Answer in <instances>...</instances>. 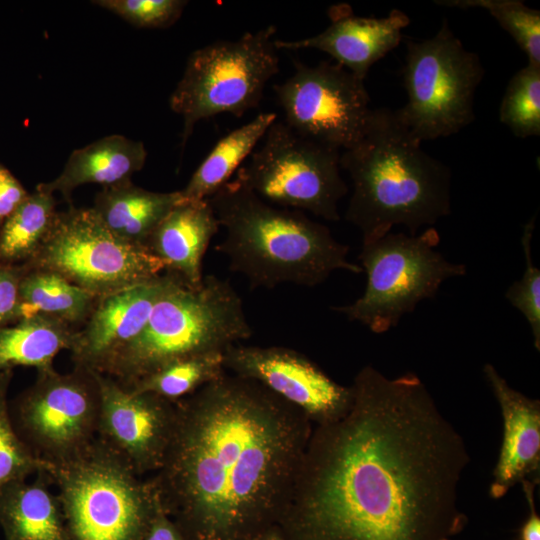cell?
Instances as JSON below:
<instances>
[{"mask_svg": "<svg viewBox=\"0 0 540 540\" xmlns=\"http://www.w3.org/2000/svg\"><path fill=\"white\" fill-rule=\"evenodd\" d=\"M535 228V217L528 221L521 237L525 256V271L520 280L513 282L505 298L518 309L531 327L534 346L540 350V270L533 264L531 241Z\"/></svg>", "mask_w": 540, "mask_h": 540, "instance_id": "31", "label": "cell"}, {"mask_svg": "<svg viewBox=\"0 0 540 540\" xmlns=\"http://www.w3.org/2000/svg\"><path fill=\"white\" fill-rule=\"evenodd\" d=\"M223 363L226 372L260 383L303 411L314 425L339 418L352 401L350 386L337 383L294 349L236 344L224 352Z\"/></svg>", "mask_w": 540, "mask_h": 540, "instance_id": "14", "label": "cell"}, {"mask_svg": "<svg viewBox=\"0 0 540 540\" xmlns=\"http://www.w3.org/2000/svg\"><path fill=\"white\" fill-rule=\"evenodd\" d=\"M77 328L62 320L36 315L0 329V372L16 366L50 370L55 356L70 350Z\"/></svg>", "mask_w": 540, "mask_h": 540, "instance_id": "23", "label": "cell"}, {"mask_svg": "<svg viewBox=\"0 0 540 540\" xmlns=\"http://www.w3.org/2000/svg\"><path fill=\"white\" fill-rule=\"evenodd\" d=\"M499 119L520 138L540 135V66L527 63L510 79Z\"/></svg>", "mask_w": 540, "mask_h": 540, "instance_id": "30", "label": "cell"}, {"mask_svg": "<svg viewBox=\"0 0 540 540\" xmlns=\"http://www.w3.org/2000/svg\"><path fill=\"white\" fill-rule=\"evenodd\" d=\"M446 540H452V539H446Z\"/></svg>", "mask_w": 540, "mask_h": 540, "instance_id": "38", "label": "cell"}, {"mask_svg": "<svg viewBox=\"0 0 540 540\" xmlns=\"http://www.w3.org/2000/svg\"><path fill=\"white\" fill-rule=\"evenodd\" d=\"M12 369L0 372V492L32 474L49 473L54 465L38 457L15 430L9 412Z\"/></svg>", "mask_w": 540, "mask_h": 540, "instance_id": "28", "label": "cell"}, {"mask_svg": "<svg viewBox=\"0 0 540 540\" xmlns=\"http://www.w3.org/2000/svg\"><path fill=\"white\" fill-rule=\"evenodd\" d=\"M23 264L57 273L97 297L148 281L166 268L146 246L129 243L109 231L92 207L72 205L57 212L43 244Z\"/></svg>", "mask_w": 540, "mask_h": 540, "instance_id": "10", "label": "cell"}, {"mask_svg": "<svg viewBox=\"0 0 540 540\" xmlns=\"http://www.w3.org/2000/svg\"><path fill=\"white\" fill-rule=\"evenodd\" d=\"M252 540H284V538L278 526L274 525L258 534Z\"/></svg>", "mask_w": 540, "mask_h": 540, "instance_id": "37", "label": "cell"}, {"mask_svg": "<svg viewBox=\"0 0 540 540\" xmlns=\"http://www.w3.org/2000/svg\"><path fill=\"white\" fill-rule=\"evenodd\" d=\"M273 90L289 128L338 150L358 142L373 110L364 80L337 63L295 62L294 73Z\"/></svg>", "mask_w": 540, "mask_h": 540, "instance_id": "13", "label": "cell"}, {"mask_svg": "<svg viewBox=\"0 0 540 540\" xmlns=\"http://www.w3.org/2000/svg\"><path fill=\"white\" fill-rule=\"evenodd\" d=\"M206 200L225 229L217 250L253 289L284 283L314 287L336 270L363 272L327 226L302 211L266 202L237 177Z\"/></svg>", "mask_w": 540, "mask_h": 540, "instance_id": "4", "label": "cell"}, {"mask_svg": "<svg viewBox=\"0 0 540 540\" xmlns=\"http://www.w3.org/2000/svg\"><path fill=\"white\" fill-rule=\"evenodd\" d=\"M176 406L150 480L186 540H252L277 525L314 427L308 416L228 372Z\"/></svg>", "mask_w": 540, "mask_h": 540, "instance_id": "2", "label": "cell"}, {"mask_svg": "<svg viewBox=\"0 0 540 540\" xmlns=\"http://www.w3.org/2000/svg\"><path fill=\"white\" fill-rule=\"evenodd\" d=\"M438 5L489 12L528 57V63L540 66V12L519 0H438Z\"/></svg>", "mask_w": 540, "mask_h": 540, "instance_id": "29", "label": "cell"}, {"mask_svg": "<svg viewBox=\"0 0 540 540\" xmlns=\"http://www.w3.org/2000/svg\"><path fill=\"white\" fill-rule=\"evenodd\" d=\"M47 473L6 486L0 492V525L5 540H72L58 496Z\"/></svg>", "mask_w": 540, "mask_h": 540, "instance_id": "21", "label": "cell"}, {"mask_svg": "<svg viewBox=\"0 0 540 540\" xmlns=\"http://www.w3.org/2000/svg\"><path fill=\"white\" fill-rule=\"evenodd\" d=\"M328 15L331 22L325 30L295 41L275 39L277 49L320 50L365 80L372 65L399 45L402 30L410 23L409 17L398 9L383 18L361 17L347 4L332 6Z\"/></svg>", "mask_w": 540, "mask_h": 540, "instance_id": "17", "label": "cell"}, {"mask_svg": "<svg viewBox=\"0 0 540 540\" xmlns=\"http://www.w3.org/2000/svg\"><path fill=\"white\" fill-rule=\"evenodd\" d=\"M406 104L395 114L419 141L458 133L474 120V97L484 69L443 21L429 39L406 44Z\"/></svg>", "mask_w": 540, "mask_h": 540, "instance_id": "9", "label": "cell"}, {"mask_svg": "<svg viewBox=\"0 0 540 540\" xmlns=\"http://www.w3.org/2000/svg\"><path fill=\"white\" fill-rule=\"evenodd\" d=\"M483 372L503 418L502 444L490 486V496L499 499L539 470L540 401L512 388L490 363Z\"/></svg>", "mask_w": 540, "mask_h": 540, "instance_id": "18", "label": "cell"}, {"mask_svg": "<svg viewBox=\"0 0 540 540\" xmlns=\"http://www.w3.org/2000/svg\"><path fill=\"white\" fill-rule=\"evenodd\" d=\"M339 418L314 425L277 526L284 540H446L467 517L469 454L413 373L367 365Z\"/></svg>", "mask_w": 540, "mask_h": 540, "instance_id": "1", "label": "cell"}, {"mask_svg": "<svg viewBox=\"0 0 540 540\" xmlns=\"http://www.w3.org/2000/svg\"><path fill=\"white\" fill-rule=\"evenodd\" d=\"M52 193L38 187L0 228V264H23L39 250L56 217Z\"/></svg>", "mask_w": 540, "mask_h": 540, "instance_id": "26", "label": "cell"}, {"mask_svg": "<svg viewBox=\"0 0 540 540\" xmlns=\"http://www.w3.org/2000/svg\"><path fill=\"white\" fill-rule=\"evenodd\" d=\"M251 335L242 300L228 280L207 275L190 285L178 275L155 303L142 331L99 373L128 388L172 361L224 353Z\"/></svg>", "mask_w": 540, "mask_h": 540, "instance_id": "5", "label": "cell"}, {"mask_svg": "<svg viewBox=\"0 0 540 540\" xmlns=\"http://www.w3.org/2000/svg\"><path fill=\"white\" fill-rule=\"evenodd\" d=\"M218 220L205 200H182L158 224L146 247L190 285L202 279V260L219 230Z\"/></svg>", "mask_w": 540, "mask_h": 540, "instance_id": "19", "label": "cell"}, {"mask_svg": "<svg viewBox=\"0 0 540 540\" xmlns=\"http://www.w3.org/2000/svg\"><path fill=\"white\" fill-rule=\"evenodd\" d=\"M131 24L145 28L172 25L182 14L187 1L182 0H99L94 1Z\"/></svg>", "mask_w": 540, "mask_h": 540, "instance_id": "32", "label": "cell"}, {"mask_svg": "<svg viewBox=\"0 0 540 540\" xmlns=\"http://www.w3.org/2000/svg\"><path fill=\"white\" fill-rule=\"evenodd\" d=\"M521 484L530 509L529 517L523 524L520 531L521 540H540V518L536 512L534 504L535 483L526 479L523 480Z\"/></svg>", "mask_w": 540, "mask_h": 540, "instance_id": "36", "label": "cell"}, {"mask_svg": "<svg viewBox=\"0 0 540 540\" xmlns=\"http://www.w3.org/2000/svg\"><path fill=\"white\" fill-rule=\"evenodd\" d=\"M144 540H186V538L161 508L153 519Z\"/></svg>", "mask_w": 540, "mask_h": 540, "instance_id": "35", "label": "cell"}, {"mask_svg": "<svg viewBox=\"0 0 540 540\" xmlns=\"http://www.w3.org/2000/svg\"><path fill=\"white\" fill-rule=\"evenodd\" d=\"M224 353L211 352L172 361L126 388L177 402L226 373Z\"/></svg>", "mask_w": 540, "mask_h": 540, "instance_id": "27", "label": "cell"}, {"mask_svg": "<svg viewBox=\"0 0 540 540\" xmlns=\"http://www.w3.org/2000/svg\"><path fill=\"white\" fill-rule=\"evenodd\" d=\"M95 372L100 390L96 437L139 476L162 465L173 434L177 406L152 393L130 391Z\"/></svg>", "mask_w": 540, "mask_h": 540, "instance_id": "15", "label": "cell"}, {"mask_svg": "<svg viewBox=\"0 0 540 540\" xmlns=\"http://www.w3.org/2000/svg\"><path fill=\"white\" fill-rule=\"evenodd\" d=\"M49 476L72 540H144L162 508L152 481L97 437Z\"/></svg>", "mask_w": 540, "mask_h": 540, "instance_id": "6", "label": "cell"}, {"mask_svg": "<svg viewBox=\"0 0 540 540\" xmlns=\"http://www.w3.org/2000/svg\"><path fill=\"white\" fill-rule=\"evenodd\" d=\"M24 264H0V329L19 321V288Z\"/></svg>", "mask_w": 540, "mask_h": 540, "instance_id": "33", "label": "cell"}, {"mask_svg": "<svg viewBox=\"0 0 540 540\" xmlns=\"http://www.w3.org/2000/svg\"><path fill=\"white\" fill-rule=\"evenodd\" d=\"M183 200L180 191L153 192L131 181L103 187L92 209L106 228L129 243L146 246L152 232Z\"/></svg>", "mask_w": 540, "mask_h": 540, "instance_id": "22", "label": "cell"}, {"mask_svg": "<svg viewBox=\"0 0 540 540\" xmlns=\"http://www.w3.org/2000/svg\"><path fill=\"white\" fill-rule=\"evenodd\" d=\"M99 298L57 273L26 267L19 288V321L46 315L79 329Z\"/></svg>", "mask_w": 540, "mask_h": 540, "instance_id": "25", "label": "cell"}, {"mask_svg": "<svg viewBox=\"0 0 540 540\" xmlns=\"http://www.w3.org/2000/svg\"><path fill=\"white\" fill-rule=\"evenodd\" d=\"M439 242L433 227L419 235L389 232L362 242L358 259L367 275L365 291L333 310L377 334L397 326L420 301L434 297L445 280L466 274L464 264L448 261L437 250Z\"/></svg>", "mask_w": 540, "mask_h": 540, "instance_id": "8", "label": "cell"}, {"mask_svg": "<svg viewBox=\"0 0 540 540\" xmlns=\"http://www.w3.org/2000/svg\"><path fill=\"white\" fill-rule=\"evenodd\" d=\"M276 120L274 112L260 113L221 138L180 190L183 200H205L230 181Z\"/></svg>", "mask_w": 540, "mask_h": 540, "instance_id": "24", "label": "cell"}, {"mask_svg": "<svg viewBox=\"0 0 540 540\" xmlns=\"http://www.w3.org/2000/svg\"><path fill=\"white\" fill-rule=\"evenodd\" d=\"M28 195L11 171L0 164V228Z\"/></svg>", "mask_w": 540, "mask_h": 540, "instance_id": "34", "label": "cell"}, {"mask_svg": "<svg viewBox=\"0 0 540 540\" xmlns=\"http://www.w3.org/2000/svg\"><path fill=\"white\" fill-rule=\"evenodd\" d=\"M276 27L247 32L193 51L169 104L183 119L182 148L201 120L228 113L242 117L262 100L268 81L279 72Z\"/></svg>", "mask_w": 540, "mask_h": 540, "instance_id": "7", "label": "cell"}, {"mask_svg": "<svg viewBox=\"0 0 540 540\" xmlns=\"http://www.w3.org/2000/svg\"><path fill=\"white\" fill-rule=\"evenodd\" d=\"M146 158L143 142L117 134L106 136L75 149L61 174L37 187L52 194L59 192L70 201L73 190L84 184L110 187L131 181L132 175L143 168Z\"/></svg>", "mask_w": 540, "mask_h": 540, "instance_id": "20", "label": "cell"}, {"mask_svg": "<svg viewBox=\"0 0 540 540\" xmlns=\"http://www.w3.org/2000/svg\"><path fill=\"white\" fill-rule=\"evenodd\" d=\"M353 191L345 218L362 242L402 225L416 235L451 211L449 167L421 148L395 110H372L362 137L340 156Z\"/></svg>", "mask_w": 540, "mask_h": 540, "instance_id": "3", "label": "cell"}, {"mask_svg": "<svg viewBox=\"0 0 540 540\" xmlns=\"http://www.w3.org/2000/svg\"><path fill=\"white\" fill-rule=\"evenodd\" d=\"M340 156V150L302 137L276 120L236 177L268 203L338 221L339 201L348 192Z\"/></svg>", "mask_w": 540, "mask_h": 540, "instance_id": "11", "label": "cell"}, {"mask_svg": "<svg viewBox=\"0 0 540 540\" xmlns=\"http://www.w3.org/2000/svg\"><path fill=\"white\" fill-rule=\"evenodd\" d=\"M178 275L165 271L127 289L100 297L86 322L75 331L74 366L100 372L144 328L155 303Z\"/></svg>", "mask_w": 540, "mask_h": 540, "instance_id": "16", "label": "cell"}, {"mask_svg": "<svg viewBox=\"0 0 540 540\" xmlns=\"http://www.w3.org/2000/svg\"><path fill=\"white\" fill-rule=\"evenodd\" d=\"M100 390L93 370L38 371L36 381L9 404L13 426L41 459L55 465L83 451L97 435Z\"/></svg>", "mask_w": 540, "mask_h": 540, "instance_id": "12", "label": "cell"}]
</instances>
